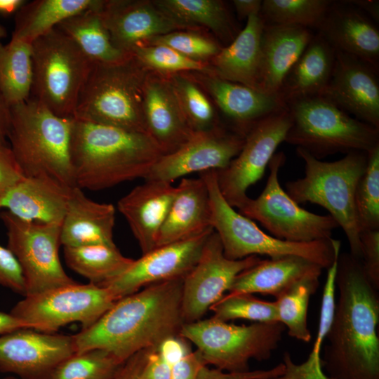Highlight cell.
I'll list each match as a JSON object with an SVG mask.
<instances>
[{"label": "cell", "mask_w": 379, "mask_h": 379, "mask_svg": "<svg viewBox=\"0 0 379 379\" xmlns=\"http://www.w3.org/2000/svg\"><path fill=\"white\" fill-rule=\"evenodd\" d=\"M338 298L326 334L323 369L335 379H379V298L361 260L339 254Z\"/></svg>", "instance_id": "obj_1"}, {"label": "cell", "mask_w": 379, "mask_h": 379, "mask_svg": "<svg viewBox=\"0 0 379 379\" xmlns=\"http://www.w3.org/2000/svg\"><path fill=\"white\" fill-rule=\"evenodd\" d=\"M182 281L153 284L118 300L93 325L74 335L76 352L101 349L124 363L138 352L179 334L185 324Z\"/></svg>", "instance_id": "obj_2"}, {"label": "cell", "mask_w": 379, "mask_h": 379, "mask_svg": "<svg viewBox=\"0 0 379 379\" xmlns=\"http://www.w3.org/2000/svg\"><path fill=\"white\" fill-rule=\"evenodd\" d=\"M163 153L146 133L74 118L71 161L75 185L97 191L145 178Z\"/></svg>", "instance_id": "obj_3"}, {"label": "cell", "mask_w": 379, "mask_h": 379, "mask_svg": "<svg viewBox=\"0 0 379 379\" xmlns=\"http://www.w3.org/2000/svg\"><path fill=\"white\" fill-rule=\"evenodd\" d=\"M73 121L32 97L11 107L8 139L24 176L46 175L76 186L71 161Z\"/></svg>", "instance_id": "obj_4"}, {"label": "cell", "mask_w": 379, "mask_h": 379, "mask_svg": "<svg viewBox=\"0 0 379 379\" xmlns=\"http://www.w3.org/2000/svg\"><path fill=\"white\" fill-rule=\"evenodd\" d=\"M296 152L305 162V176L286 182V193L298 204L310 202L326 209L343 230L350 253L361 260L354 194L366 167L367 152H352L331 162L321 161L301 148H296Z\"/></svg>", "instance_id": "obj_5"}, {"label": "cell", "mask_w": 379, "mask_h": 379, "mask_svg": "<svg viewBox=\"0 0 379 379\" xmlns=\"http://www.w3.org/2000/svg\"><path fill=\"white\" fill-rule=\"evenodd\" d=\"M148 72L131 54L117 62L93 63L74 118L147 133L143 92Z\"/></svg>", "instance_id": "obj_6"}, {"label": "cell", "mask_w": 379, "mask_h": 379, "mask_svg": "<svg viewBox=\"0 0 379 379\" xmlns=\"http://www.w3.org/2000/svg\"><path fill=\"white\" fill-rule=\"evenodd\" d=\"M287 143L320 159L335 153L368 152L379 145V128L352 117L322 95L286 102Z\"/></svg>", "instance_id": "obj_7"}, {"label": "cell", "mask_w": 379, "mask_h": 379, "mask_svg": "<svg viewBox=\"0 0 379 379\" xmlns=\"http://www.w3.org/2000/svg\"><path fill=\"white\" fill-rule=\"evenodd\" d=\"M199 175L208 190L211 225L227 258L240 260L258 255L270 258L296 255L323 269H328L340 252V241L333 238L312 242H290L265 233L252 220L236 211L225 201L218 185L216 171H206Z\"/></svg>", "instance_id": "obj_8"}, {"label": "cell", "mask_w": 379, "mask_h": 379, "mask_svg": "<svg viewBox=\"0 0 379 379\" xmlns=\"http://www.w3.org/2000/svg\"><path fill=\"white\" fill-rule=\"evenodd\" d=\"M31 97L58 116L74 118L93 62L57 27L32 44Z\"/></svg>", "instance_id": "obj_9"}, {"label": "cell", "mask_w": 379, "mask_h": 379, "mask_svg": "<svg viewBox=\"0 0 379 379\" xmlns=\"http://www.w3.org/2000/svg\"><path fill=\"white\" fill-rule=\"evenodd\" d=\"M285 329L279 321L239 326L212 317L185 323L179 334L197 346L206 365L237 373L250 371L252 359H269Z\"/></svg>", "instance_id": "obj_10"}, {"label": "cell", "mask_w": 379, "mask_h": 379, "mask_svg": "<svg viewBox=\"0 0 379 379\" xmlns=\"http://www.w3.org/2000/svg\"><path fill=\"white\" fill-rule=\"evenodd\" d=\"M286 157L282 152L269 163L266 185L255 199L248 197L237 209L242 215L260 223L271 236L290 242H312L331 239L339 226L330 215H318L300 207L281 187L279 172Z\"/></svg>", "instance_id": "obj_11"}, {"label": "cell", "mask_w": 379, "mask_h": 379, "mask_svg": "<svg viewBox=\"0 0 379 379\" xmlns=\"http://www.w3.org/2000/svg\"><path fill=\"white\" fill-rule=\"evenodd\" d=\"M116 301L106 287L75 282L25 296L10 313L29 328L53 333L73 322L91 326Z\"/></svg>", "instance_id": "obj_12"}, {"label": "cell", "mask_w": 379, "mask_h": 379, "mask_svg": "<svg viewBox=\"0 0 379 379\" xmlns=\"http://www.w3.org/2000/svg\"><path fill=\"white\" fill-rule=\"evenodd\" d=\"M7 248L18 260L25 279V296L74 284L59 255L61 224L20 219L7 211L0 213Z\"/></svg>", "instance_id": "obj_13"}, {"label": "cell", "mask_w": 379, "mask_h": 379, "mask_svg": "<svg viewBox=\"0 0 379 379\" xmlns=\"http://www.w3.org/2000/svg\"><path fill=\"white\" fill-rule=\"evenodd\" d=\"M291 124L287 107L262 119L248 132L238 155L226 168L216 171L220 193L232 207L238 209L248 198V189L263 176Z\"/></svg>", "instance_id": "obj_14"}, {"label": "cell", "mask_w": 379, "mask_h": 379, "mask_svg": "<svg viewBox=\"0 0 379 379\" xmlns=\"http://www.w3.org/2000/svg\"><path fill=\"white\" fill-rule=\"evenodd\" d=\"M260 260L258 255L240 260L227 258L220 239L213 230L197 263L183 279L181 309L184 322L201 319L224 296V293L230 291L239 274Z\"/></svg>", "instance_id": "obj_15"}, {"label": "cell", "mask_w": 379, "mask_h": 379, "mask_svg": "<svg viewBox=\"0 0 379 379\" xmlns=\"http://www.w3.org/2000/svg\"><path fill=\"white\" fill-rule=\"evenodd\" d=\"M244 140V136L220 125L195 132L180 148L161 156L144 179L172 182L193 173L222 170L238 155Z\"/></svg>", "instance_id": "obj_16"}, {"label": "cell", "mask_w": 379, "mask_h": 379, "mask_svg": "<svg viewBox=\"0 0 379 379\" xmlns=\"http://www.w3.org/2000/svg\"><path fill=\"white\" fill-rule=\"evenodd\" d=\"M74 353V335L17 329L0 335V372L20 379H47Z\"/></svg>", "instance_id": "obj_17"}, {"label": "cell", "mask_w": 379, "mask_h": 379, "mask_svg": "<svg viewBox=\"0 0 379 379\" xmlns=\"http://www.w3.org/2000/svg\"><path fill=\"white\" fill-rule=\"evenodd\" d=\"M213 230L155 248L133 260L122 274L101 286L108 288L118 300L153 284L184 279L197 263Z\"/></svg>", "instance_id": "obj_18"}, {"label": "cell", "mask_w": 379, "mask_h": 379, "mask_svg": "<svg viewBox=\"0 0 379 379\" xmlns=\"http://www.w3.org/2000/svg\"><path fill=\"white\" fill-rule=\"evenodd\" d=\"M378 69L335 51L333 71L322 95L356 119L379 128Z\"/></svg>", "instance_id": "obj_19"}, {"label": "cell", "mask_w": 379, "mask_h": 379, "mask_svg": "<svg viewBox=\"0 0 379 379\" xmlns=\"http://www.w3.org/2000/svg\"><path fill=\"white\" fill-rule=\"evenodd\" d=\"M100 15L113 44L127 53L154 36L198 30L171 18L152 1H105Z\"/></svg>", "instance_id": "obj_20"}, {"label": "cell", "mask_w": 379, "mask_h": 379, "mask_svg": "<svg viewBox=\"0 0 379 379\" xmlns=\"http://www.w3.org/2000/svg\"><path fill=\"white\" fill-rule=\"evenodd\" d=\"M143 112L147 132L164 155L180 148L195 133L165 74L149 71L144 85Z\"/></svg>", "instance_id": "obj_21"}, {"label": "cell", "mask_w": 379, "mask_h": 379, "mask_svg": "<svg viewBox=\"0 0 379 379\" xmlns=\"http://www.w3.org/2000/svg\"><path fill=\"white\" fill-rule=\"evenodd\" d=\"M191 77L206 89L230 120L231 130L244 137L256 123L286 107L279 95L268 94L213 74L197 72Z\"/></svg>", "instance_id": "obj_22"}, {"label": "cell", "mask_w": 379, "mask_h": 379, "mask_svg": "<svg viewBox=\"0 0 379 379\" xmlns=\"http://www.w3.org/2000/svg\"><path fill=\"white\" fill-rule=\"evenodd\" d=\"M334 49L379 67V31L369 17L346 1H332L316 29Z\"/></svg>", "instance_id": "obj_23"}, {"label": "cell", "mask_w": 379, "mask_h": 379, "mask_svg": "<svg viewBox=\"0 0 379 379\" xmlns=\"http://www.w3.org/2000/svg\"><path fill=\"white\" fill-rule=\"evenodd\" d=\"M175 192L176 187L171 182L145 180L119 200L117 208L126 220L142 254L156 248Z\"/></svg>", "instance_id": "obj_24"}, {"label": "cell", "mask_w": 379, "mask_h": 379, "mask_svg": "<svg viewBox=\"0 0 379 379\" xmlns=\"http://www.w3.org/2000/svg\"><path fill=\"white\" fill-rule=\"evenodd\" d=\"M72 187L46 175L24 176L0 197V208L24 220L61 224Z\"/></svg>", "instance_id": "obj_25"}, {"label": "cell", "mask_w": 379, "mask_h": 379, "mask_svg": "<svg viewBox=\"0 0 379 379\" xmlns=\"http://www.w3.org/2000/svg\"><path fill=\"white\" fill-rule=\"evenodd\" d=\"M207 185L197 178H182L166 220L159 231L157 247L185 241L213 230Z\"/></svg>", "instance_id": "obj_26"}, {"label": "cell", "mask_w": 379, "mask_h": 379, "mask_svg": "<svg viewBox=\"0 0 379 379\" xmlns=\"http://www.w3.org/2000/svg\"><path fill=\"white\" fill-rule=\"evenodd\" d=\"M114 223L115 208L112 204L96 202L88 198L82 189L73 187L61 222V245L115 246Z\"/></svg>", "instance_id": "obj_27"}, {"label": "cell", "mask_w": 379, "mask_h": 379, "mask_svg": "<svg viewBox=\"0 0 379 379\" xmlns=\"http://www.w3.org/2000/svg\"><path fill=\"white\" fill-rule=\"evenodd\" d=\"M312 29L265 25L261 40L259 90L279 95L284 80L314 36Z\"/></svg>", "instance_id": "obj_28"}, {"label": "cell", "mask_w": 379, "mask_h": 379, "mask_svg": "<svg viewBox=\"0 0 379 379\" xmlns=\"http://www.w3.org/2000/svg\"><path fill=\"white\" fill-rule=\"evenodd\" d=\"M264 26L260 15L249 16L234 39L208 62L211 74L259 90Z\"/></svg>", "instance_id": "obj_29"}, {"label": "cell", "mask_w": 379, "mask_h": 379, "mask_svg": "<svg viewBox=\"0 0 379 379\" xmlns=\"http://www.w3.org/2000/svg\"><path fill=\"white\" fill-rule=\"evenodd\" d=\"M319 265L300 256L261 260L235 278L228 294L261 293L276 298L304 277L321 273Z\"/></svg>", "instance_id": "obj_30"}, {"label": "cell", "mask_w": 379, "mask_h": 379, "mask_svg": "<svg viewBox=\"0 0 379 379\" xmlns=\"http://www.w3.org/2000/svg\"><path fill=\"white\" fill-rule=\"evenodd\" d=\"M335 49L318 33L285 77L279 95L286 102L294 99L320 95L331 77Z\"/></svg>", "instance_id": "obj_31"}, {"label": "cell", "mask_w": 379, "mask_h": 379, "mask_svg": "<svg viewBox=\"0 0 379 379\" xmlns=\"http://www.w3.org/2000/svg\"><path fill=\"white\" fill-rule=\"evenodd\" d=\"M103 0H35L26 2L16 13L12 37L32 44L66 19L98 8Z\"/></svg>", "instance_id": "obj_32"}, {"label": "cell", "mask_w": 379, "mask_h": 379, "mask_svg": "<svg viewBox=\"0 0 379 379\" xmlns=\"http://www.w3.org/2000/svg\"><path fill=\"white\" fill-rule=\"evenodd\" d=\"M153 3L174 20L197 29L205 27L224 44L237 36L236 23L226 4L220 0H157Z\"/></svg>", "instance_id": "obj_33"}, {"label": "cell", "mask_w": 379, "mask_h": 379, "mask_svg": "<svg viewBox=\"0 0 379 379\" xmlns=\"http://www.w3.org/2000/svg\"><path fill=\"white\" fill-rule=\"evenodd\" d=\"M102 6L70 17L57 27L69 36L93 63L117 62L131 53L119 49L113 44L100 15Z\"/></svg>", "instance_id": "obj_34"}, {"label": "cell", "mask_w": 379, "mask_h": 379, "mask_svg": "<svg viewBox=\"0 0 379 379\" xmlns=\"http://www.w3.org/2000/svg\"><path fill=\"white\" fill-rule=\"evenodd\" d=\"M67 265L89 283L103 286L122 274L133 260L121 254L117 246L95 244L64 247Z\"/></svg>", "instance_id": "obj_35"}, {"label": "cell", "mask_w": 379, "mask_h": 379, "mask_svg": "<svg viewBox=\"0 0 379 379\" xmlns=\"http://www.w3.org/2000/svg\"><path fill=\"white\" fill-rule=\"evenodd\" d=\"M33 83L32 44L11 37L0 43V91L10 107L31 97Z\"/></svg>", "instance_id": "obj_36"}, {"label": "cell", "mask_w": 379, "mask_h": 379, "mask_svg": "<svg viewBox=\"0 0 379 379\" xmlns=\"http://www.w3.org/2000/svg\"><path fill=\"white\" fill-rule=\"evenodd\" d=\"M321 274L315 273L304 277L274 301L278 321L284 325L291 337L305 343L312 338L307 326V310L310 299L319 286Z\"/></svg>", "instance_id": "obj_37"}, {"label": "cell", "mask_w": 379, "mask_h": 379, "mask_svg": "<svg viewBox=\"0 0 379 379\" xmlns=\"http://www.w3.org/2000/svg\"><path fill=\"white\" fill-rule=\"evenodd\" d=\"M333 1L265 0L260 16L265 25L299 26L317 29Z\"/></svg>", "instance_id": "obj_38"}, {"label": "cell", "mask_w": 379, "mask_h": 379, "mask_svg": "<svg viewBox=\"0 0 379 379\" xmlns=\"http://www.w3.org/2000/svg\"><path fill=\"white\" fill-rule=\"evenodd\" d=\"M170 81L184 115L194 132L220 125L215 111L199 85L184 73L165 74Z\"/></svg>", "instance_id": "obj_39"}, {"label": "cell", "mask_w": 379, "mask_h": 379, "mask_svg": "<svg viewBox=\"0 0 379 379\" xmlns=\"http://www.w3.org/2000/svg\"><path fill=\"white\" fill-rule=\"evenodd\" d=\"M122 364L109 352L92 349L65 359L47 379H113Z\"/></svg>", "instance_id": "obj_40"}, {"label": "cell", "mask_w": 379, "mask_h": 379, "mask_svg": "<svg viewBox=\"0 0 379 379\" xmlns=\"http://www.w3.org/2000/svg\"><path fill=\"white\" fill-rule=\"evenodd\" d=\"M360 232L379 230V145L367 152V164L354 194Z\"/></svg>", "instance_id": "obj_41"}, {"label": "cell", "mask_w": 379, "mask_h": 379, "mask_svg": "<svg viewBox=\"0 0 379 379\" xmlns=\"http://www.w3.org/2000/svg\"><path fill=\"white\" fill-rule=\"evenodd\" d=\"M131 54L148 71L161 74L197 72L211 74L208 62L189 58L163 45H139Z\"/></svg>", "instance_id": "obj_42"}, {"label": "cell", "mask_w": 379, "mask_h": 379, "mask_svg": "<svg viewBox=\"0 0 379 379\" xmlns=\"http://www.w3.org/2000/svg\"><path fill=\"white\" fill-rule=\"evenodd\" d=\"M213 317L223 321L246 319L255 323L278 321L275 302L262 300L252 294H227L212 305Z\"/></svg>", "instance_id": "obj_43"}, {"label": "cell", "mask_w": 379, "mask_h": 379, "mask_svg": "<svg viewBox=\"0 0 379 379\" xmlns=\"http://www.w3.org/2000/svg\"><path fill=\"white\" fill-rule=\"evenodd\" d=\"M141 45H163L197 61L208 62L222 46L196 31L180 30L154 36Z\"/></svg>", "instance_id": "obj_44"}, {"label": "cell", "mask_w": 379, "mask_h": 379, "mask_svg": "<svg viewBox=\"0 0 379 379\" xmlns=\"http://www.w3.org/2000/svg\"><path fill=\"white\" fill-rule=\"evenodd\" d=\"M283 364L284 373L272 379H335L324 371L321 354L312 351L307 359L301 364L295 363L290 354L285 352Z\"/></svg>", "instance_id": "obj_45"}, {"label": "cell", "mask_w": 379, "mask_h": 379, "mask_svg": "<svg viewBox=\"0 0 379 379\" xmlns=\"http://www.w3.org/2000/svg\"><path fill=\"white\" fill-rule=\"evenodd\" d=\"M361 263L373 286L379 289V230H365L360 233Z\"/></svg>", "instance_id": "obj_46"}, {"label": "cell", "mask_w": 379, "mask_h": 379, "mask_svg": "<svg viewBox=\"0 0 379 379\" xmlns=\"http://www.w3.org/2000/svg\"><path fill=\"white\" fill-rule=\"evenodd\" d=\"M0 285L25 296V283L20 266L12 252L1 245Z\"/></svg>", "instance_id": "obj_47"}, {"label": "cell", "mask_w": 379, "mask_h": 379, "mask_svg": "<svg viewBox=\"0 0 379 379\" xmlns=\"http://www.w3.org/2000/svg\"><path fill=\"white\" fill-rule=\"evenodd\" d=\"M284 371L283 362L267 370L237 373L227 372L206 365L201 368L197 379H272L281 375Z\"/></svg>", "instance_id": "obj_48"}, {"label": "cell", "mask_w": 379, "mask_h": 379, "mask_svg": "<svg viewBox=\"0 0 379 379\" xmlns=\"http://www.w3.org/2000/svg\"><path fill=\"white\" fill-rule=\"evenodd\" d=\"M24 177L8 145H0V197Z\"/></svg>", "instance_id": "obj_49"}, {"label": "cell", "mask_w": 379, "mask_h": 379, "mask_svg": "<svg viewBox=\"0 0 379 379\" xmlns=\"http://www.w3.org/2000/svg\"><path fill=\"white\" fill-rule=\"evenodd\" d=\"M206 365L197 350L190 351L171 366V379H197L201 368Z\"/></svg>", "instance_id": "obj_50"}, {"label": "cell", "mask_w": 379, "mask_h": 379, "mask_svg": "<svg viewBox=\"0 0 379 379\" xmlns=\"http://www.w3.org/2000/svg\"><path fill=\"white\" fill-rule=\"evenodd\" d=\"M171 366L161 357L157 347L147 350L142 379H171Z\"/></svg>", "instance_id": "obj_51"}, {"label": "cell", "mask_w": 379, "mask_h": 379, "mask_svg": "<svg viewBox=\"0 0 379 379\" xmlns=\"http://www.w3.org/2000/svg\"><path fill=\"white\" fill-rule=\"evenodd\" d=\"M148 349L138 352L125 361L113 379H142V373Z\"/></svg>", "instance_id": "obj_52"}, {"label": "cell", "mask_w": 379, "mask_h": 379, "mask_svg": "<svg viewBox=\"0 0 379 379\" xmlns=\"http://www.w3.org/2000/svg\"><path fill=\"white\" fill-rule=\"evenodd\" d=\"M232 4L239 19L244 20L252 15H259L262 6L260 0H233Z\"/></svg>", "instance_id": "obj_53"}, {"label": "cell", "mask_w": 379, "mask_h": 379, "mask_svg": "<svg viewBox=\"0 0 379 379\" xmlns=\"http://www.w3.org/2000/svg\"><path fill=\"white\" fill-rule=\"evenodd\" d=\"M11 107L0 91V145H8L7 138L10 126Z\"/></svg>", "instance_id": "obj_54"}, {"label": "cell", "mask_w": 379, "mask_h": 379, "mask_svg": "<svg viewBox=\"0 0 379 379\" xmlns=\"http://www.w3.org/2000/svg\"><path fill=\"white\" fill-rule=\"evenodd\" d=\"M23 328H29L26 323L15 317L11 313L0 312V335Z\"/></svg>", "instance_id": "obj_55"}, {"label": "cell", "mask_w": 379, "mask_h": 379, "mask_svg": "<svg viewBox=\"0 0 379 379\" xmlns=\"http://www.w3.org/2000/svg\"><path fill=\"white\" fill-rule=\"evenodd\" d=\"M347 3L355 6L375 21L379 20V1L375 0H349Z\"/></svg>", "instance_id": "obj_56"}, {"label": "cell", "mask_w": 379, "mask_h": 379, "mask_svg": "<svg viewBox=\"0 0 379 379\" xmlns=\"http://www.w3.org/2000/svg\"><path fill=\"white\" fill-rule=\"evenodd\" d=\"M26 2L24 0H0V14L16 13Z\"/></svg>", "instance_id": "obj_57"}, {"label": "cell", "mask_w": 379, "mask_h": 379, "mask_svg": "<svg viewBox=\"0 0 379 379\" xmlns=\"http://www.w3.org/2000/svg\"><path fill=\"white\" fill-rule=\"evenodd\" d=\"M6 30L4 26L0 25V43H1V40L4 39V37H6Z\"/></svg>", "instance_id": "obj_58"}, {"label": "cell", "mask_w": 379, "mask_h": 379, "mask_svg": "<svg viewBox=\"0 0 379 379\" xmlns=\"http://www.w3.org/2000/svg\"><path fill=\"white\" fill-rule=\"evenodd\" d=\"M2 379H20L15 376H8V377H6V378H4Z\"/></svg>", "instance_id": "obj_59"}]
</instances>
